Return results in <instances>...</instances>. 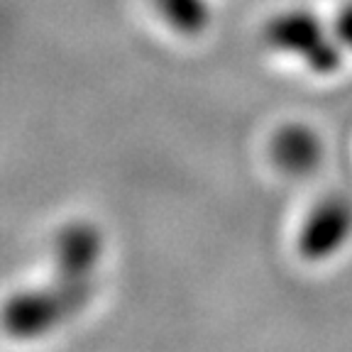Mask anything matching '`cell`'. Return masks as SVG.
I'll return each instance as SVG.
<instances>
[{
    "mask_svg": "<svg viewBox=\"0 0 352 352\" xmlns=\"http://www.w3.org/2000/svg\"><path fill=\"white\" fill-rule=\"evenodd\" d=\"M91 296V276L54 272L50 284L17 292L6 306V328L15 338L44 336L72 318Z\"/></svg>",
    "mask_w": 352,
    "mask_h": 352,
    "instance_id": "obj_1",
    "label": "cell"
},
{
    "mask_svg": "<svg viewBox=\"0 0 352 352\" xmlns=\"http://www.w3.org/2000/svg\"><path fill=\"white\" fill-rule=\"evenodd\" d=\"M272 157L276 166L289 174H306L320 162V142L303 125H286L276 132L272 142Z\"/></svg>",
    "mask_w": 352,
    "mask_h": 352,
    "instance_id": "obj_5",
    "label": "cell"
},
{
    "mask_svg": "<svg viewBox=\"0 0 352 352\" xmlns=\"http://www.w3.org/2000/svg\"><path fill=\"white\" fill-rule=\"evenodd\" d=\"M162 22L184 37L201 34L210 25V8L206 0H152Z\"/></svg>",
    "mask_w": 352,
    "mask_h": 352,
    "instance_id": "obj_6",
    "label": "cell"
},
{
    "mask_svg": "<svg viewBox=\"0 0 352 352\" xmlns=\"http://www.w3.org/2000/svg\"><path fill=\"white\" fill-rule=\"evenodd\" d=\"M264 39L281 54L301 61L316 74H333L340 69V39L336 30L320 25L316 15L306 10H289L272 17L264 28Z\"/></svg>",
    "mask_w": 352,
    "mask_h": 352,
    "instance_id": "obj_2",
    "label": "cell"
},
{
    "mask_svg": "<svg viewBox=\"0 0 352 352\" xmlns=\"http://www.w3.org/2000/svg\"><path fill=\"white\" fill-rule=\"evenodd\" d=\"M100 257V235L88 223H72L54 240V270L91 276Z\"/></svg>",
    "mask_w": 352,
    "mask_h": 352,
    "instance_id": "obj_4",
    "label": "cell"
},
{
    "mask_svg": "<svg viewBox=\"0 0 352 352\" xmlns=\"http://www.w3.org/2000/svg\"><path fill=\"white\" fill-rule=\"evenodd\" d=\"M352 235V208L345 198L330 196L311 208L298 230V252L320 262L338 252Z\"/></svg>",
    "mask_w": 352,
    "mask_h": 352,
    "instance_id": "obj_3",
    "label": "cell"
},
{
    "mask_svg": "<svg viewBox=\"0 0 352 352\" xmlns=\"http://www.w3.org/2000/svg\"><path fill=\"white\" fill-rule=\"evenodd\" d=\"M336 34L342 44L352 47V3H347L340 12H338V20H336Z\"/></svg>",
    "mask_w": 352,
    "mask_h": 352,
    "instance_id": "obj_7",
    "label": "cell"
}]
</instances>
